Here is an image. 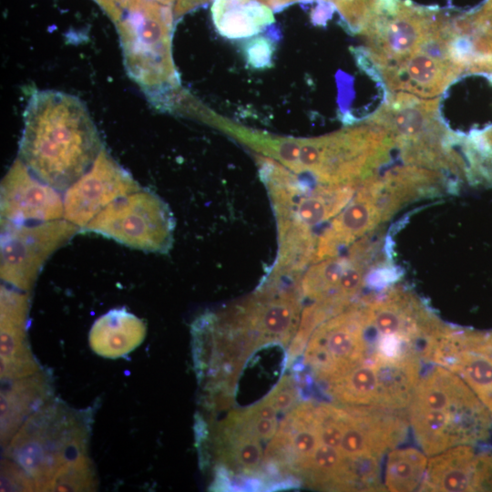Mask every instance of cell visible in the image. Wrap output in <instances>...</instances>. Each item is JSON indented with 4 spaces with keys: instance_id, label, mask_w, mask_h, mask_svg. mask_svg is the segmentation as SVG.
I'll return each mask as SVG.
<instances>
[{
    "instance_id": "obj_18",
    "label": "cell",
    "mask_w": 492,
    "mask_h": 492,
    "mask_svg": "<svg viewBox=\"0 0 492 492\" xmlns=\"http://www.w3.org/2000/svg\"><path fill=\"white\" fill-rule=\"evenodd\" d=\"M384 221L375 201L359 182L354 198L317 240L312 263L336 256Z\"/></svg>"
},
{
    "instance_id": "obj_8",
    "label": "cell",
    "mask_w": 492,
    "mask_h": 492,
    "mask_svg": "<svg viewBox=\"0 0 492 492\" xmlns=\"http://www.w3.org/2000/svg\"><path fill=\"white\" fill-rule=\"evenodd\" d=\"M1 279L5 284L27 292L46 261L80 231V228L60 219L1 225Z\"/></svg>"
},
{
    "instance_id": "obj_26",
    "label": "cell",
    "mask_w": 492,
    "mask_h": 492,
    "mask_svg": "<svg viewBox=\"0 0 492 492\" xmlns=\"http://www.w3.org/2000/svg\"><path fill=\"white\" fill-rule=\"evenodd\" d=\"M297 389L292 377H283L266 396L278 413L289 411L297 401Z\"/></svg>"
},
{
    "instance_id": "obj_22",
    "label": "cell",
    "mask_w": 492,
    "mask_h": 492,
    "mask_svg": "<svg viewBox=\"0 0 492 492\" xmlns=\"http://www.w3.org/2000/svg\"><path fill=\"white\" fill-rule=\"evenodd\" d=\"M427 464L425 453L417 448L392 449L385 461L384 487L393 492L420 490Z\"/></svg>"
},
{
    "instance_id": "obj_20",
    "label": "cell",
    "mask_w": 492,
    "mask_h": 492,
    "mask_svg": "<svg viewBox=\"0 0 492 492\" xmlns=\"http://www.w3.org/2000/svg\"><path fill=\"white\" fill-rule=\"evenodd\" d=\"M212 21L231 39L252 36L274 22L272 9L257 0H213Z\"/></svg>"
},
{
    "instance_id": "obj_5",
    "label": "cell",
    "mask_w": 492,
    "mask_h": 492,
    "mask_svg": "<svg viewBox=\"0 0 492 492\" xmlns=\"http://www.w3.org/2000/svg\"><path fill=\"white\" fill-rule=\"evenodd\" d=\"M174 228L167 203L140 188L109 203L81 231L97 233L146 252L166 253L172 245Z\"/></svg>"
},
{
    "instance_id": "obj_25",
    "label": "cell",
    "mask_w": 492,
    "mask_h": 492,
    "mask_svg": "<svg viewBox=\"0 0 492 492\" xmlns=\"http://www.w3.org/2000/svg\"><path fill=\"white\" fill-rule=\"evenodd\" d=\"M246 61L254 68H265L272 63L273 43L265 36L250 39L243 47Z\"/></svg>"
},
{
    "instance_id": "obj_19",
    "label": "cell",
    "mask_w": 492,
    "mask_h": 492,
    "mask_svg": "<svg viewBox=\"0 0 492 492\" xmlns=\"http://www.w3.org/2000/svg\"><path fill=\"white\" fill-rule=\"evenodd\" d=\"M146 335L143 321L125 308L113 309L96 320L89 332L92 350L106 358L127 355Z\"/></svg>"
},
{
    "instance_id": "obj_31",
    "label": "cell",
    "mask_w": 492,
    "mask_h": 492,
    "mask_svg": "<svg viewBox=\"0 0 492 492\" xmlns=\"http://www.w3.org/2000/svg\"><path fill=\"white\" fill-rule=\"evenodd\" d=\"M160 5L170 6L176 0H153Z\"/></svg>"
},
{
    "instance_id": "obj_7",
    "label": "cell",
    "mask_w": 492,
    "mask_h": 492,
    "mask_svg": "<svg viewBox=\"0 0 492 492\" xmlns=\"http://www.w3.org/2000/svg\"><path fill=\"white\" fill-rule=\"evenodd\" d=\"M422 360L384 361L366 357L327 383L330 395L351 406L402 410L409 406L420 379Z\"/></svg>"
},
{
    "instance_id": "obj_9",
    "label": "cell",
    "mask_w": 492,
    "mask_h": 492,
    "mask_svg": "<svg viewBox=\"0 0 492 492\" xmlns=\"http://www.w3.org/2000/svg\"><path fill=\"white\" fill-rule=\"evenodd\" d=\"M369 355L360 301L322 323L312 333L304 362L317 379L329 383Z\"/></svg>"
},
{
    "instance_id": "obj_21",
    "label": "cell",
    "mask_w": 492,
    "mask_h": 492,
    "mask_svg": "<svg viewBox=\"0 0 492 492\" xmlns=\"http://www.w3.org/2000/svg\"><path fill=\"white\" fill-rule=\"evenodd\" d=\"M48 396L46 383L42 375L16 379L1 396V436L11 440L20 424L35 414Z\"/></svg>"
},
{
    "instance_id": "obj_16",
    "label": "cell",
    "mask_w": 492,
    "mask_h": 492,
    "mask_svg": "<svg viewBox=\"0 0 492 492\" xmlns=\"http://www.w3.org/2000/svg\"><path fill=\"white\" fill-rule=\"evenodd\" d=\"M360 180L309 186L301 180L292 192L270 196L276 219L290 218L309 228L334 218L354 198Z\"/></svg>"
},
{
    "instance_id": "obj_30",
    "label": "cell",
    "mask_w": 492,
    "mask_h": 492,
    "mask_svg": "<svg viewBox=\"0 0 492 492\" xmlns=\"http://www.w3.org/2000/svg\"><path fill=\"white\" fill-rule=\"evenodd\" d=\"M483 404L487 406V408L489 410V412L492 415V389L486 398V400L483 402Z\"/></svg>"
},
{
    "instance_id": "obj_11",
    "label": "cell",
    "mask_w": 492,
    "mask_h": 492,
    "mask_svg": "<svg viewBox=\"0 0 492 492\" xmlns=\"http://www.w3.org/2000/svg\"><path fill=\"white\" fill-rule=\"evenodd\" d=\"M439 100L394 92L371 120L382 127L395 147L444 151L451 131L440 120Z\"/></svg>"
},
{
    "instance_id": "obj_24",
    "label": "cell",
    "mask_w": 492,
    "mask_h": 492,
    "mask_svg": "<svg viewBox=\"0 0 492 492\" xmlns=\"http://www.w3.org/2000/svg\"><path fill=\"white\" fill-rule=\"evenodd\" d=\"M340 13L349 31L360 33L364 28L370 12L372 0H327Z\"/></svg>"
},
{
    "instance_id": "obj_14",
    "label": "cell",
    "mask_w": 492,
    "mask_h": 492,
    "mask_svg": "<svg viewBox=\"0 0 492 492\" xmlns=\"http://www.w3.org/2000/svg\"><path fill=\"white\" fill-rule=\"evenodd\" d=\"M64 219L61 192L35 176L16 159L1 182V225Z\"/></svg>"
},
{
    "instance_id": "obj_10",
    "label": "cell",
    "mask_w": 492,
    "mask_h": 492,
    "mask_svg": "<svg viewBox=\"0 0 492 492\" xmlns=\"http://www.w3.org/2000/svg\"><path fill=\"white\" fill-rule=\"evenodd\" d=\"M448 24L437 26L419 48L404 60L379 70L392 92L436 98L464 70L450 58Z\"/></svg>"
},
{
    "instance_id": "obj_4",
    "label": "cell",
    "mask_w": 492,
    "mask_h": 492,
    "mask_svg": "<svg viewBox=\"0 0 492 492\" xmlns=\"http://www.w3.org/2000/svg\"><path fill=\"white\" fill-rule=\"evenodd\" d=\"M87 430L83 420L66 407L49 405L38 409L10 440V464L22 488L52 490L56 477L86 456Z\"/></svg>"
},
{
    "instance_id": "obj_1",
    "label": "cell",
    "mask_w": 492,
    "mask_h": 492,
    "mask_svg": "<svg viewBox=\"0 0 492 492\" xmlns=\"http://www.w3.org/2000/svg\"><path fill=\"white\" fill-rule=\"evenodd\" d=\"M24 117L18 159L60 192L90 169L104 147L86 106L74 96L35 91Z\"/></svg>"
},
{
    "instance_id": "obj_17",
    "label": "cell",
    "mask_w": 492,
    "mask_h": 492,
    "mask_svg": "<svg viewBox=\"0 0 492 492\" xmlns=\"http://www.w3.org/2000/svg\"><path fill=\"white\" fill-rule=\"evenodd\" d=\"M28 306L25 292L1 293V377L5 380L27 377L38 370L26 343Z\"/></svg>"
},
{
    "instance_id": "obj_23",
    "label": "cell",
    "mask_w": 492,
    "mask_h": 492,
    "mask_svg": "<svg viewBox=\"0 0 492 492\" xmlns=\"http://www.w3.org/2000/svg\"><path fill=\"white\" fill-rule=\"evenodd\" d=\"M353 263L354 261L349 255L334 256L313 262L301 278L302 297L314 301L332 299L352 302L339 298L338 290L345 272Z\"/></svg>"
},
{
    "instance_id": "obj_2",
    "label": "cell",
    "mask_w": 492,
    "mask_h": 492,
    "mask_svg": "<svg viewBox=\"0 0 492 492\" xmlns=\"http://www.w3.org/2000/svg\"><path fill=\"white\" fill-rule=\"evenodd\" d=\"M408 415L415 438L427 456L483 442L492 429V415L474 391L437 364L419 379Z\"/></svg>"
},
{
    "instance_id": "obj_3",
    "label": "cell",
    "mask_w": 492,
    "mask_h": 492,
    "mask_svg": "<svg viewBox=\"0 0 492 492\" xmlns=\"http://www.w3.org/2000/svg\"><path fill=\"white\" fill-rule=\"evenodd\" d=\"M173 14L153 0H134L116 24L128 76L158 107L172 109L182 94L172 57Z\"/></svg>"
},
{
    "instance_id": "obj_12",
    "label": "cell",
    "mask_w": 492,
    "mask_h": 492,
    "mask_svg": "<svg viewBox=\"0 0 492 492\" xmlns=\"http://www.w3.org/2000/svg\"><path fill=\"white\" fill-rule=\"evenodd\" d=\"M425 361L456 374L483 403L492 389V332L445 325L428 346Z\"/></svg>"
},
{
    "instance_id": "obj_29",
    "label": "cell",
    "mask_w": 492,
    "mask_h": 492,
    "mask_svg": "<svg viewBox=\"0 0 492 492\" xmlns=\"http://www.w3.org/2000/svg\"><path fill=\"white\" fill-rule=\"evenodd\" d=\"M263 5L269 6L271 9H281L290 4L302 2V1H311V0H257ZM327 1V0H325Z\"/></svg>"
},
{
    "instance_id": "obj_13",
    "label": "cell",
    "mask_w": 492,
    "mask_h": 492,
    "mask_svg": "<svg viewBox=\"0 0 492 492\" xmlns=\"http://www.w3.org/2000/svg\"><path fill=\"white\" fill-rule=\"evenodd\" d=\"M140 188L103 147L90 169L63 192L64 219L81 231L109 203Z\"/></svg>"
},
{
    "instance_id": "obj_32",
    "label": "cell",
    "mask_w": 492,
    "mask_h": 492,
    "mask_svg": "<svg viewBox=\"0 0 492 492\" xmlns=\"http://www.w3.org/2000/svg\"><path fill=\"white\" fill-rule=\"evenodd\" d=\"M482 7L487 10L492 11V0H487Z\"/></svg>"
},
{
    "instance_id": "obj_6",
    "label": "cell",
    "mask_w": 492,
    "mask_h": 492,
    "mask_svg": "<svg viewBox=\"0 0 492 492\" xmlns=\"http://www.w3.org/2000/svg\"><path fill=\"white\" fill-rule=\"evenodd\" d=\"M444 15L405 0H372L360 32L366 44L364 52L378 71L393 66L415 53Z\"/></svg>"
},
{
    "instance_id": "obj_28",
    "label": "cell",
    "mask_w": 492,
    "mask_h": 492,
    "mask_svg": "<svg viewBox=\"0 0 492 492\" xmlns=\"http://www.w3.org/2000/svg\"><path fill=\"white\" fill-rule=\"evenodd\" d=\"M477 32L492 38V11L481 7L474 14Z\"/></svg>"
},
{
    "instance_id": "obj_27",
    "label": "cell",
    "mask_w": 492,
    "mask_h": 492,
    "mask_svg": "<svg viewBox=\"0 0 492 492\" xmlns=\"http://www.w3.org/2000/svg\"><path fill=\"white\" fill-rule=\"evenodd\" d=\"M117 24L134 0H95Z\"/></svg>"
},
{
    "instance_id": "obj_15",
    "label": "cell",
    "mask_w": 492,
    "mask_h": 492,
    "mask_svg": "<svg viewBox=\"0 0 492 492\" xmlns=\"http://www.w3.org/2000/svg\"><path fill=\"white\" fill-rule=\"evenodd\" d=\"M419 491H492V449L460 445L436 454Z\"/></svg>"
}]
</instances>
